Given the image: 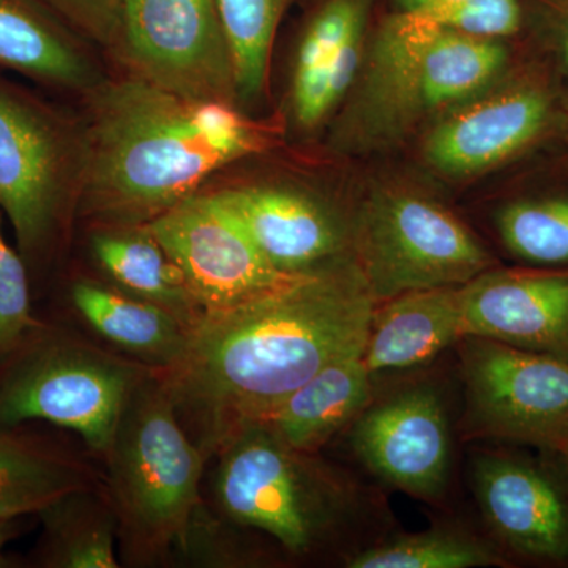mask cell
Instances as JSON below:
<instances>
[{
    "mask_svg": "<svg viewBox=\"0 0 568 568\" xmlns=\"http://www.w3.org/2000/svg\"><path fill=\"white\" fill-rule=\"evenodd\" d=\"M375 305L357 265L346 261L248 304L204 313L181 361L159 372L204 458L332 362L364 353Z\"/></svg>",
    "mask_w": 568,
    "mask_h": 568,
    "instance_id": "1",
    "label": "cell"
},
{
    "mask_svg": "<svg viewBox=\"0 0 568 568\" xmlns=\"http://www.w3.org/2000/svg\"><path fill=\"white\" fill-rule=\"evenodd\" d=\"M267 141L224 100L183 99L141 78L112 82L97 91L82 144L85 211L100 224L151 223Z\"/></svg>",
    "mask_w": 568,
    "mask_h": 568,
    "instance_id": "2",
    "label": "cell"
},
{
    "mask_svg": "<svg viewBox=\"0 0 568 568\" xmlns=\"http://www.w3.org/2000/svg\"><path fill=\"white\" fill-rule=\"evenodd\" d=\"M110 503L133 562L182 549L197 508L205 458L179 420L170 388L151 369L126 399L108 450Z\"/></svg>",
    "mask_w": 568,
    "mask_h": 568,
    "instance_id": "3",
    "label": "cell"
},
{
    "mask_svg": "<svg viewBox=\"0 0 568 568\" xmlns=\"http://www.w3.org/2000/svg\"><path fill=\"white\" fill-rule=\"evenodd\" d=\"M310 455L263 420L239 428L216 454L215 497L224 517L293 555L315 551L342 523L346 496Z\"/></svg>",
    "mask_w": 568,
    "mask_h": 568,
    "instance_id": "4",
    "label": "cell"
},
{
    "mask_svg": "<svg viewBox=\"0 0 568 568\" xmlns=\"http://www.w3.org/2000/svg\"><path fill=\"white\" fill-rule=\"evenodd\" d=\"M149 372L81 339H47L0 377V429L51 422L106 457L126 399Z\"/></svg>",
    "mask_w": 568,
    "mask_h": 568,
    "instance_id": "5",
    "label": "cell"
},
{
    "mask_svg": "<svg viewBox=\"0 0 568 568\" xmlns=\"http://www.w3.org/2000/svg\"><path fill=\"white\" fill-rule=\"evenodd\" d=\"M355 265L376 302L433 287L465 286L491 254L450 212L409 193L373 197L353 227Z\"/></svg>",
    "mask_w": 568,
    "mask_h": 568,
    "instance_id": "6",
    "label": "cell"
},
{
    "mask_svg": "<svg viewBox=\"0 0 568 568\" xmlns=\"http://www.w3.org/2000/svg\"><path fill=\"white\" fill-rule=\"evenodd\" d=\"M459 345L470 429L559 450L568 439V361L480 336Z\"/></svg>",
    "mask_w": 568,
    "mask_h": 568,
    "instance_id": "7",
    "label": "cell"
},
{
    "mask_svg": "<svg viewBox=\"0 0 568 568\" xmlns=\"http://www.w3.org/2000/svg\"><path fill=\"white\" fill-rule=\"evenodd\" d=\"M138 78L189 100L235 95L216 0H121L118 33Z\"/></svg>",
    "mask_w": 568,
    "mask_h": 568,
    "instance_id": "8",
    "label": "cell"
},
{
    "mask_svg": "<svg viewBox=\"0 0 568 568\" xmlns=\"http://www.w3.org/2000/svg\"><path fill=\"white\" fill-rule=\"evenodd\" d=\"M145 227L181 271L203 315L248 304L301 276L276 271L215 193L193 194Z\"/></svg>",
    "mask_w": 568,
    "mask_h": 568,
    "instance_id": "9",
    "label": "cell"
},
{
    "mask_svg": "<svg viewBox=\"0 0 568 568\" xmlns=\"http://www.w3.org/2000/svg\"><path fill=\"white\" fill-rule=\"evenodd\" d=\"M351 440L365 467L392 487L426 503L446 491L450 425L443 395L429 384L369 403L355 418Z\"/></svg>",
    "mask_w": 568,
    "mask_h": 568,
    "instance_id": "10",
    "label": "cell"
},
{
    "mask_svg": "<svg viewBox=\"0 0 568 568\" xmlns=\"http://www.w3.org/2000/svg\"><path fill=\"white\" fill-rule=\"evenodd\" d=\"M74 178V156L62 133L0 89V209L22 248H39L50 237Z\"/></svg>",
    "mask_w": 568,
    "mask_h": 568,
    "instance_id": "11",
    "label": "cell"
},
{
    "mask_svg": "<svg viewBox=\"0 0 568 568\" xmlns=\"http://www.w3.org/2000/svg\"><path fill=\"white\" fill-rule=\"evenodd\" d=\"M276 271L312 274L346 263L353 230L328 205L283 186H234L216 192Z\"/></svg>",
    "mask_w": 568,
    "mask_h": 568,
    "instance_id": "12",
    "label": "cell"
},
{
    "mask_svg": "<svg viewBox=\"0 0 568 568\" xmlns=\"http://www.w3.org/2000/svg\"><path fill=\"white\" fill-rule=\"evenodd\" d=\"M465 336L568 361V272L489 271L462 287Z\"/></svg>",
    "mask_w": 568,
    "mask_h": 568,
    "instance_id": "13",
    "label": "cell"
},
{
    "mask_svg": "<svg viewBox=\"0 0 568 568\" xmlns=\"http://www.w3.org/2000/svg\"><path fill=\"white\" fill-rule=\"evenodd\" d=\"M474 489L489 529L526 559L568 562V503L540 467L508 455L474 463Z\"/></svg>",
    "mask_w": 568,
    "mask_h": 568,
    "instance_id": "14",
    "label": "cell"
},
{
    "mask_svg": "<svg viewBox=\"0 0 568 568\" xmlns=\"http://www.w3.org/2000/svg\"><path fill=\"white\" fill-rule=\"evenodd\" d=\"M549 111L541 89H507L440 122L426 142V159L440 173H481L528 148L544 132Z\"/></svg>",
    "mask_w": 568,
    "mask_h": 568,
    "instance_id": "15",
    "label": "cell"
},
{
    "mask_svg": "<svg viewBox=\"0 0 568 568\" xmlns=\"http://www.w3.org/2000/svg\"><path fill=\"white\" fill-rule=\"evenodd\" d=\"M462 287H433L376 302L364 358L373 376L428 364L465 338Z\"/></svg>",
    "mask_w": 568,
    "mask_h": 568,
    "instance_id": "16",
    "label": "cell"
},
{
    "mask_svg": "<svg viewBox=\"0 0 568 568\" xmlns=\"http://www.w3.org/2000/svg\"><path fill=\"white\" fill-rule=\"evenodd\" d=\"M71 302L100 338L155 372L178 364L189 345L192 327L163 306L121 290L80 280L71 287Z\"/></svg>",
    "mask_w": 568,
    "mask_h": 568,
    "instance_id": "17",
    "label": "cell"
},
{
    "mask_svg": "<svg viewBox=\"0 0 568 568\" xmlns=\"http://www.w3.org/2000/svg\"><path fill=\"white\" fill-rule=\"evenodd\" d=\"M373 386L375 376L362 354L346 355L321 369L263 422L287 446L315 454L364 413L373 402Z\"/></svg>",
    "mask_w": 568,
    "mask_h": 568,
    "instance_id": "18",
    "label": "cell"
},
{
    "mask_svg": "<svg viewBox=\"0 0 568 568\" xmlns=\"http://www.w3.org/2000/svg\"><path fill=\"white\" fill-rule=\"evenodd\" d=\"M92 250L123 293L163 306L189 327L203 316L181 271L145 224H100L92 234Z\"/></svg>",
    "mask_w": 568,
    "mask_h": 568,
    "instance_id": "19",
    "label": "cell"
},
{
    "mask_svg": "<svg viewBox=\"0 0 568 568\" xmlns=\"http://www.w3.org/2000/svg\"><path fill=\"white\" fill-rule=\"evenodd\" d=\"M0 65L63 88H89L93 82L84 52L20 0H0Z\"/></svg>",
    "mask_w": 568,
    "mask_h": 568,
    "instance_id": "20",
    "label": "cell"
},
{
    "mask_svg": "<svg viewBox=\"0 0 568 568\" xmlns=\"http://www.w3.org/2000/svg\"><path fill=\"white\" fill-rule=\"evenodd\" d=\"M507 50L497 40L440 28L426 40L418 65V104L435 110L480 91L503 70Z\"/></svg>",
    "mask_w": 568,
    "mask_h": 568,
    "instance_id": "21",
    "label": "cell"
},
{
    "mask_svg": "<svg viewBox=\"0 0 568 568\" xmlns=\"http://www.w3.org/2000/svg\"><path fill=\"white\" fill-rule=\"evenodd\" d=\"M48 528V566L115 568L118 519L91 487L74 489L40 511Z\"/></svg>",
    "mask_w": 568,
    "mask_h": 568,
    "instance_id": "22",
    "label": "cell"
},
{
    "mask_svg": "<svg viewBox=\"0 0 568 568\" xmlns=\"http://www.w3.org/2000/svg\"><path fill=\"white\" fill-rule=\"evenodd\" d=\"M81 467L0 433V521L43 511L74 489L88 488Z\"/></svg>",
    "mask_w": 568,
    "mask_h": 568,
    "instance_id": "23",
    "label": "cell"
},
{
    "mask_svg": "<svg viewBox=\"0 0 568 568\" xmlns=\"http://www.w3.org/2000/svg\"><path fill=\"white\" fill-rule=\"evenodd\" d=\"M368 0H331L310 22L297 52L293 106L297 122L306 129L324 119L321 93L325 73L347 33L364 24Z\"/></svg>",
    "mask_w": 568,
    "mask_h": 568,
    "instance_id": "24",
    "label": "cell"
},
{
    "mask_svg": "<svg viewBox=\"0 0 568 568\" xmlns=\"http://www.w3.org/2000/svg\"><path fill=\"white\" fill-rule=\"evenodd\" d=\"M290 0H216L231 58L235 95L254 100L264 92L276 28Z\"/></svg>",
    "mask_w": 568,
    "mask_h": 568,
    "instance_id": "25",
    "label": "cell"
},
{
    "mask_svg": "<svg viewBox=\"0 0 568 568\" xmlns=\"http://www.w3.org/2000/svg\"><path fill=\"white\" fill-rule=\"evenodd\" d=\"M503 556L477 538L452 529L409 534L364 549L349 568H474L504 566Z\"/></svg>",
    "mask_w": 568,
    "mask_h": 568,
    "instance_id": "26",
    "label": "cell"
},
{
    "mask_svg": "<svg viewBox=\"0 0 568 568\" xmlns=\"http://www.w3.org/2000/svg\"><path fill=\"white\" fill-rule=\"evenodd\" d=\"M497 227L515 256L532 264H568V197L507 205Z\"/></svg>",
    "mask_w": 568,
    "mask_h": 568,
    "instance_id": "27",
    "label": "cell"
},
{
    "mask_svg": "<svg viewBox=\"0 0 568 568\" xmlns=\"http://www.w3.org/2000/svg\"><path fill=\"white\" fill-rule=\"evenodd\" d=\"M0 209V357L17 351L40 324L33 320L24 264L7 244Z\"/></svg>",
    "mask_w": 568,
    "mask_h": 568,
    "instance_id": "28",
    "label": "cell"
},
{
    "mask_svg": "<svg viewBox=\"0 0 568 568\" xmlns=\"http://www.w3.org/2000/svg\"><path fill=\"white\" fill-rule=\"evenodd\" d=\"M418 14L448 31L491 40L514 36L523 21L519 0H458Z\"/></svg>",
    "mask_w": 568,
    "mask_h": 568,
    "instance_id": "29",
    "label": "cell"
},
{
    "mask_svg": "<svg viewBox=\"0 0 568 568\" xmlns=\"http://www.w3.org/2000/svg\"><path fill=\"white\" fill-rule=\"evenodd\" d=\"M100 37L118 33L121 0H55Z\"/></svg>",
    "mask_w": 568,
    "mask_h": 568,
    "instance_id": "30",
    "label": "cell"
},
{
    "mask_svg": "<svg viewBox=\"0 0 568 568\" xmlns=\"http://www.w3.org/2000/svg\"><path fill=\"white\" fill-rule=\"evenodd\" d=\"M395 2L407 13H422V11L437 9V7L458 2V0H395Z\"/></svg>",
    "mask_w": 568,
    "mask_h": 568,
    "instance_id": "31",
    "label": "cell"
},
{
    "mask_svg": "<svg viewBox=\"0 0 568 568\" xmlns=\"http://www.w3.org/2000/svg\"><path fill=\"white\" fill-rule=\"evenodd\" d=\"M562 51H564V59H566V62L568 65V24H567L566 32H564Z\"/></svg>",
    "mask_w": 568,
    "mask_h": 568,
    "instance_id": "32",
    "label": "cell"
},
{
    "mask_svg": "<svg viewBox=\"0 0 568 568\" xmlns=\"http://www.w3.org/2000/svg\"><path fill=\"white\" fill-rule=\"evenodd\" d=\"M560 452H562L564 458H566V466H567V473H568V439L566 443H564V446L559 448Z\"/></svg>",
    "mask_w": 568,
    "mask_h": 568,
    "instance_id": "33",
    "label": "cell"
}]
</instances>
